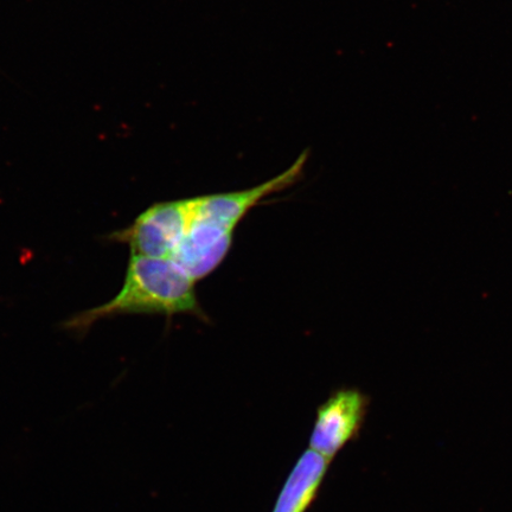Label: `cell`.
I'll return each mask as SVG.
<instances>
[{
    "mask_svg": "<svg viewBox=\"0 0 512 512\" xmlns=\"http://www.w3.org/2000/svg\"><path fill=\"white\" fill-rule=\"evenodd\" d=\"M196 283L175 260L131 255L124 285L117 297L70 319L67 328L85 331L99 319L118 315L203 317Z\"/></svg>",
    "mask_w": 512,
    "mask_h": 512,
    "instance_id": "obj_1",
    "label": "cell"
},
{
    "mask_svg": "<svg viewBox=\"0 0 512 512\" xmlns=\"http://www.w3.org/2000/svg\"><path fill=\"white\" fill-rule=\"evenodd\" d=\"M194 214L195 198L157 203L138 216L130 227L113 234V240L127 243L131 255L171 259Z\"/></svg>",
    "mask_w": 512,
    "mask_h": 512,
    "instance_id": "obj_2",
    "label": "cell"
},
{
    "mask_svg": "<svg viewBox=\"0 0 512 512\" xmlns=\"http://www.w3.org/2000/svg\"><path fill=\"white\" fill-rule=\"evenodd\" d=\"M367 407L368 399L356 389H341L332 394L318 408L311 450L331 462L360 433Z\"/></svg>",
    "mask_w": 512,
    "mask_h": 512,
    "instance_id": "obj_3",
    "label": "cell"
},
{
    "mask_svg": "<svg viewBox=\"0 0 512 512\" xmlns=\"http://www.w3.org/2000/svg\"><path fill=\"white\" fill-rule=\"evenodd\" d=\"M330 463L311 448L303 453L288 476L273 512H306L318 495Z\"/></svg>",
    "mask_w": 512,
    "mask_h": 512,
    "instance_id": "obj_4",
    "label": "cell"
}]
</instances>
